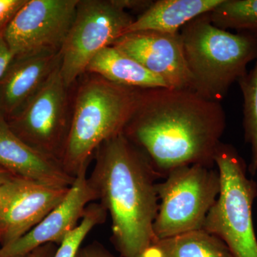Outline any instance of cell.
Returning <instances> with one entry per match:
<instances>
[{
  "label": "cell",
  "instance_id": "ffe728a7",
  "mask_svg": "<svg viewBox=\"0 0 257 257\" xmlns=\"http://www.w3.org/2000/svg\"><path fill=\"white\" fill-rule=\"evenodd\" d=\"M107 214V211L100 203H90L86 208L78 226L64 238L53 257H75L89 231L94 226L103 224Z\"/></svg>",
  "mask_w": 257,
  "mask_h": 257
},
{
  "label": "cell",
  "instance_id": "5bb4252c",
  "mask_svg": "<svg viewBox=\"0 0 257 257\" xmlns=\"http://www.w3.org/2000/svg\"><path fill=\"white\" fill-rule=\"evenodd\" d=\"M0 167L14 177L54 188H69L75 179L58 162L42 155L20 140L2 118Z\"/></svg>",
  "mask_w": 257,
  "mask_h": 257
},
{
  "label": "cell",
  "instance_id": "e0dca14e",
  "mask_svg": "<svg viewBox=\"0 0 257 257\" xmlns=\"http://www.w3.org/2000/svg\"><path fill=\"white\" fill-rule=\"evenodd\" d=\"M141 257H231L219 238L204 229L156 240Z\"/></svg>",
  "mask_w": 257,
  "mask_h": 257
},
{
  "label": "cell",
  "instance_id": "4fadbf2b",
  "mask_svg": "<svg viewBox=\"0 0 257 257\" xmlns=\"http://www.w3.org/2000/svg\"><path fill=\"white\" fill-rule=\"evenodd\" d=\"M60 64V52L13 57L0 79V118L20 112Z\"/></svg>",
  "mask_w": 257,
  "mask_h": 257
},
{
  "label": "cell",
  "instance_id": "7c38bea8",
  "mask_svg": "<svg viewBox=\"0 0 257 257\" xmlns=\"http://www.w3.org/2000/svg\"><path fill=\"white\" fill-rule=\"evenodd\" d=\"M112 46L163 79L170 89H192V78L179 32H128L120 37Z\"/></svg>",
  "mask_w": 257,
  "mask_h": 257
},
{
  "label": "cell",
  "instance_id": "ac0fdd59",
  "mask_svg": "<svg viewBox=\"0 0 257 257\" xmlns=\"http://www.w3.org/2000/svg\"><path fill=\"white\" fill-rule=\"evenodd\" d=\"M209 15L217 28L257 35V0H223Z\"/></svg>",
  "mask_w": 257,
  "mask_h": 257
},
{
  "label": "cell",
  "instance_id": "484cf974",
  "mask_svg": "<svg viewBox=\"0 0 257 257\" xmlns=\"http://www.w3.org/2000/svg\"><path fill=\"white\" fill-rule=\"evenodd\" d=\"M13 177L14 176L12 175L9 172L0 167V186L3 185Z\"/></svg>",
  "mask_w": 257,
  "mask_h": 257
},
{
  "label": "cell",
  "instance_id": "3957f363",
  "mask_svg": "<svg viewBox=\"0 0 257 257\" xmlns=\"http://www.w3.org/2000/svg\"><path fill=\"white\" fill-rule=\"evenodd\" d=\"M91 74L76 92L62 160L64 170L74 177L88 167L101 144L123 133L143 90Z\"/></svg>",
  "mask_w": 257,
  "mask_h": 257
},
{
  "label": "cell",
  "instance_id": "7a4b0ae2",
  "mask_svg": "<svg viewBox=\"0 0 257 257\" xmlns=\"http://www.w3.org/2000/svg\"><path fill=\"white\" fill-rule=\"evenodd\" d=\"M89 178L111 220V241L120 257H141L156 241L157 179L146 155L123 133L104 142L94 153Z\"/></svg>",
  "mask_w": 257,
  "mask_h": 257
},
{
  "label": "cell",
  "instance_id": "603a6c76",
  "mask_svg": "<svg viewBox=\"0 0 257 257\" xmlns=\"http://www.w3.org/2000/svg\"><path fill=\"white\" fill-rule=\"evenodd\" d=\"M13 55L5 41L3 35H0V79L13 59Z\"/></svg>",
  "mask_w": 257,
  "mask_h": 257
},
{
  "label": "cell",
  "instance_id": "9c48e42d",
  "mask_svg": "<svg viewBox=\"0 0 257 257\" xmlns=\"http://www.w3.org/2000/svg\"><path fill=\"white\" fill-rule=\"evenodd\" d=\"M79 0H26L3 32L13 57L60 52Z\"/></svg>",
  "mask_w": 257,
  "mask_h": 257
},
{
  "label": "cell",
  "instance_id": "8992f818",
  "mask_svg": "<svg viewBox=\"0 0 257 257\" xmlns=\"http://www.w3.org/2000/svg\"><path fill=\"white\" fill-rule=\"evenodd\" d=\"M214 167L197 164L178 167L157 184L156 240L202 229L220 192V176Z\"/></svg>",
  "mask_w": 257,
  "mask_h": 257
},
{
  "label": "cell",
  "instance_id": "5b68a950",
  "mask_svg": "<svg viewBox=\"0 0 257 257\" xmlns=\"http://www.w3.org/2000/svg\"><path fill=\"white\" fill-rule=\"evenodd\" d=\"M214 163L220 176V192L202 229L221 239L231 257H257L252 218L256 182L246 175V164L232 145L221 143Z\"/></svg>",
  "mask_w": 257,
  "mask_h": 257
},
{
  "label": "cell",
  "instance_id": "44dd1931",
  "mask_svg": "<svg viewBox=\"0 0 257 257\" xmlns=\"http://www.w3.org/2000/svg\"><path fill=\"white\" fill-rule=\"evenodd\" d=\"M26 0H0V35Z\"/></svg>",
  "mask_w": 257,
  "mask_h": 257
},
{
  "label": "cell",
  "instance_id": "52a82bcc",
  "mask_svg": "<svg viewBox=\"0 0 257 257\" xmlns=\"http://www.w3.org/2000/svg\"><path fill=\"white\" fill-rule=\"evenodd\" d=\"M134 21L116 0H79L60 51V72L66 85L72 87L95 56L112 46Z\"/></svg>",
  "mask_w": 257,
  "mask_h": 257
},
{
  "label": "cell",
  "instance_id": "6da1fadb",
  "mask_svg": "<svg viewBox=\"0 0 257 257\" xmlns=\"http://www.w3.org/2000/svg\"><path fill=\"white\" fill-rule=\"evenodd\" d=\"M226 127L219 101L192 89L142 90L138 105L123 130L145 153L160 178L184 166H214Z\"/></svg>",
  "mask_w": 257,
  "mask_h": 257
},
{
  "label": "cell",
  "instance_id": "cb8c5ba5",
  "mask_svg": "<svg viewBox=\"0 0 257 257\" xmlns=\"http://www.w3.org/2000/svg\"><path fill=\"white\" fill-rule=\"evenodd\" d=\"M116 3L124 10H142L146 11L152 5L153 1L148 0H116ZM143 12V13H144Z\"/></svg>",
  "mask_w": 257,
  "mask_h": 257
},
{
  "label": "cell",
  "instance_id": "2e32d148",
  "mask_svg": "<svg viewBox=\"0 0 257 257\" xmlns=\"http://www.w3.org/2000/svg\"><path fill=\"white\" fill-rule=\"evenodd\" d=\"M86 72L124 87L141 89L170 88L163 79L114 46L99 52Z\"/></svg>",
  "mask_w": 257,
  "mask_h": 257
},
{
  "label": "cell",
  "instance_id": "30bf717a",
  "mask_svg": "<svg viewBox=\"0 0 257 257\" xmlns=\"http://www.w3.org/2000/svg\"><path fill=\"white\" fill-rule=\"evenodd\" d=\"M69 189L47 187L17 177L0 186V247L33 229L63 200Z\"/></svg>",
  "mask_w": 257,
  "mask_h": 257
},
{
  "label": "cell",
  "instance_id": "ba28073f",
  "mask_svg": "<svg viewBox=\"0 0 257 257\" xmlns=\"http://www.w3.org/2000/svg\"><path fill=\"white\" fill-rule=\"evenodd\" d=\"M60 64L21 111L5 121L29 146L62 165L72 112H69L70 87L62 78Z\"/></svg>",
  "mask_w": 257,
  "mask_h": 257
},
{
  "label": "cell",
  "instance_id": "d6986e66",
  "mask_svg": "<svg viewBox=\"0 0 257 257\" xmlns=\"http://www.w3.org/2000/svg\"><path fill=\"white\" fill-rule=\"evenodd\" d=\"M243 96V127L246 143L251 148L248 171L257 172V61L254 67L238 81Z\"/></svg>",
  "mask_w": 257,
  "mask_h": 257
},
{
  "label": "cell",
  "instance_id": "9a60e30c",
  "mask_svg": "<svg viewBox=\"0 0 257 257\" xmlns=\"http://www.w3.org/2000/svg\"><path fill=\"white\" fill-rule=\"evenodd\" d=\"M223 0H158L128 27V32L152 30L177 34L194 19L215 9ZM125 33V34H126Z\"/></svg>",
  "mask_w": 257,
  "mask_h": 257
},
{
  "label": "cell",
  "instance_id": "d4e9b609",
  "mask_svg": "<svg viewBox=\"0 0 257 257\" xmlns=\"http://www.w3.org/2000/svg\"><path fill=\"white\" fill-rule=\"evenodd\" d=\"M58 248V245L49 243L35 248L27 257H53Z\"/></svg>",
  "mask_w": 257,
  "mask_h": 257
},
{
  "label": "cell",
  "instance_id": "277c9868",
  "mask_svg": "<svg viewBox=\"0 0 257 257\" xmlns=\"http://www.w3.org/2000/svg\"><path fill=\"white\" fill-rule=\"evenodd\" d=\"M179 34L192 89L210 100L220 102L257 59V35L217 28L209 13L189 22Z\"/></svg>",
  "mask_w": 257,
  "mask_h": 257
},
{
  "label": "cell",
  "instance_id": "8fae6325",
  "mask_svg": "<svg viewBox=\"0 0 257 257\" xmlns=\"http://www.w3.org/2000/svg\"><path fill=\"white\" fill-rule=\"evenodd\" d=\"M88 167L77 174L62 201L38 224L20 239L0 247V257H27L46 243L60 245L82 220L86 208L98 200L87 175Z\"/></svg>",
  "mask_w": 257,
  "mask_h": 257
},
{
  "label": "cell",
  "instance_id": "7402d4cb",
  "mask_svg": "<svg viewBox=\"0 0 257 257\" xmlns=\"http://www.w3.org/2000/svg\"><path fill=\"white\" fill-rule=\"evenodd\" d=\"M75 257H120L116 256L98 241L89 243L79 248Z\"/></svg>",
  "mask_w": 257,
  "mask_h": 257
}]
</instances>
